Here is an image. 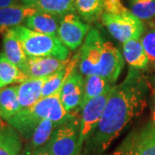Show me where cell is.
<instances>
[{"mask_svg":"<svg viewBox=\"0 0 155 155\" xmlns=\"http://www.w3.org/2000/svg\"><path fill=\"white\" fill-rule=\"evenodd\" d=\"M33 6L39 11L46 12L60 18L76 11L75 0H39Z\"/></svg>","mask_w":155,"mask_h":155,"instance_id":"24","label":"cell"},{"mask_svg":"<svg viewBox=\"0 0 155 155\" xmlns=\"http://www.w3.org/2000/svg\"><path fill=\"white\" fill-rule=\"evenodd\" d=\"M112 155H155V126L153 122L130 132Z\"/></svg>","mask_w":155,"mask_h":155,"instance_id":"6","label":"cell"},{"mask_svg":"<svg viewBox=\"0 0 155 155\" xmlns=\"http://www.w3.org/2000/svg\"><path fill=\"white\" fill-rule=\"evenodd\" d=\"M69 59L61 61L53 57L28 58L22 72L28 78L48 77L66 67Z\"/></svg>","mask_w":155,"mask_h":155,"instance_id":"13","label":"cell"},{"mask_svg":"<svg viewBox=\"0 0 155 155\" xmlns=\"http://www.w3.org/2000/svg\"><path fill=\"white\" fill-rule=\"evenodd\" d=\"M1 124H2V123H1V121H0V125H1Z\"/></svg>","mask_w":155,"mask_h":155,"instance_id":"34","label":"cell"},{"mask_svg":"<svg viewBox=\"0 0 155 155\" xmlns=\"http://www.w3.org/2000/svg\"><path fill=\"white\" fill-rule=\"evenodd\" d=\"M147 82L139 70L129 67L125 79L114 85L97 127L86 140L85 154L104 152L146 107Z\"/></svg>","mask_w":155,"mask_h":155,"instance_id":"1","label":"cell"},{"mask_svg":"<svg viewBox=\"0 0 155 155\" xmlns=\"http://www.w3.org/2000/svg\"><path fill=\"white\" fill-rule=\"evenodd\" d=\"M49 77L29 78L17 84V95L21 110L33 106L41 98L42 89Z\"/></svg>","mask_w":155,"mask_h":155,"instance_id":"14","label":"cell"},{"mask_svg":"<svg viewBox=\"0 0 155 155\" xmlns=\"http://www.w3.org/2000/svg\"><path fill=\"white\" fill-rule=\"evenodd\" d=\"M75 9L85 21L94 22L104 13V0H75Z\"/></svg>","mask_w":155,"mask_h":155,"instance_id":"25","label":"cell"},{"mask_svg":"<svg viewBox=\"0 0 155 155\" xmlns=\"http://www.w3.org/2000/svg\"><path fill=\"white\" fill-rule=\"evenodd\" d=\"M110 91L95 97L93 99H91L81 108L82 114L80 116L79 142L82 147L84 143L86 142V140L93 134L96 127H97Z\"/></svg>","mask_w":155,"mask_h":155,"instance_id":"9","label":"cell"},{"mask_svg":"<svg viewBox=\"0 0 155 155\" xmlns=\"http://www.w3.org/2000/svg\"><path fill=\"white\" fill-rule=\"evenodd\" d=\"M104 12L111 14H121L127 11L122 5L121 0H104Z\"/></svg>","mask_w":155,"mask_h":155,"instance_id":"28","label":"cell"},{"mask_svg":"<svg viewBox=\"0 0 155 155\" xmlns=\"http://www.w3.org/2000/svg\"><path fill=\"white\" fill-rule=\"evenodd\" d=\"M39 0H21L23 5H30L33 6L35 4H36Z\"/></svg>","mask_w":155,"mask_h":155,"instance_id":"31","label":"cell"},{"mask_svg":"<svg viewBox=\"0 0 155 155\" xmlns=\"http://www.w3.org/2000/svg\"><path fill=\"white\" fill-rule=\"evenodd\" d=\"M19 4V0H0V9Z\"/></svg>","mask_w":155,"mask_h":155,"instance_id":"29","label":"cell"},{"mask_svg":"<svg viewBox=\"0 0 155 155\" xmlns=\"http://www.w3.org/2000/svg\"><path fill=\"white\" fill-rule=\"evenodd\" d=\"M130 11L146 26H155V0L131 2Z\"/></svg>","mask_w":155,"mask_h":155,"instance_id":"26","label":"cell"},{"mask_svg":"<svg viewBox=\"0 0 155 155\" xmlns=\"http://www.w3.org/2000/svg\"><path fill=\"white\" fill-rule=\"evenodd\" d=\"M83 76L75 68L64 82L61 91L60 98L65 110L69 114L78 115L81 110L84 97Z\"/></svg>","mask_w":155,"mask_h":155,"instance_id":"10","label":"cell"},{"mask_svg":"<svg viewBox=\"0 0 155 155\" xmlns=\"http://www.w3.org/2000/svg\"><path fill=\"white\" fill-rule=\"evenodd\" d=\"M1 125H2V124H1ZM1 125H0V127H1Z\"/></svg>","mask_w":155,"mask_h":155,"instance_id":"35","label":"cell"},{"mask_svg":"<svg viewBox=\"0 0 155 155\" xmlns=\"http://www.w3.org/2000/svg\"><path fill=\"white\" fill-rule=\"evenodd\" d=\"M80 117L74 116L56 127L41 148L52 155H80Z\"/></svg>","mask_w":155,"mask_h":155,"instance_id":"4","label":"cell"},{"mask_svg":"<svg viewBox=\"0 0 155 155\" xmlns=\"http://www.w3.org/2000/svg\"><path fill=\"white\" fill-rule=\"evenodd\" d=\"M3 45V53L6 58L22 71L23 68L25 67L28 58L26 55L20 41L17 38L13 29L9 30L7 33L4 35Z\"/></svg>","mask_w":155,"mask_h":155,"instance_id":"17","label":"cell"},{"mask_svg":"<svg viewBox=\"0 0 155 155\" xmlns=\"http://www.w3.org/2000/svg\"><path fill=\"white\" fill-rule=\"evenodd\" d=\"M140 41L148 57L149 64L155 69V26H146Z\"/></svg>","mask_w":155,"mask_h":155,"instance_id":"27","label":"cell"},{"mask_svg":"<svg viewBox=\"0 0 155 155\" xmlns=\"http://www.w3.org/2000/svg\"><path fill=\"white\" fill-rule=\"evenodd\" d=\"M78 60H79V54H78L77 55H75L72 59H69L67 65L64 68H62L61 70L50 76L43 86L41 97H47L60 92L66 79L76 68V66L78 63Z\"/></svg>","mask_w":155,"mask_h":155,"instance_id":"20","label":"cell"},{"mask_svg":"<svg viewBox=\"0 0 155 155\" xmlns=\"http://www.w3.org/2000/svg\"><path fill=\"white\" fill-rule=\"evenodd\" d=\"M154 81H155V78H154Z\"/></svg>","mask_w":155,"mask_h":155,"instance_id":"36","label":"cell"},{"mask_svg":"<svg viewBox=\"0 0 155 155\" xmlns=\"http://www.w3.org/2000/svg\"><path fill=\"white\" fill-rule=\"evenodd\" d=\"M22 136L9 124L0 127V155H21Z\"/></svg>","mask_w":155,"mask_h":155,"instance_id":"19","label":"cell"},{"mask_svg":"<svg viewBox=\"0 0 155 155\" xmlns=\"http://www.w3.org/2000/svg\"><path fill=\"white\" fill-rule=\"evenodd\" d=\"M124 67V60L120 51L110 41H105L102 61L97 75L107 79L110 83L115 84Z\"/></svg>","mask_w":155,"mask_h":155,"instance_id":"11","label":"cell"},{"mask_svg":"<svg viewBox=\"0 0 155 155\" xmlns=\"http://www.w3.org/2000/svg\"><path fill=\"white\" fill-rule=\"evenodd\" d=\"M151 111H152V117H153V123L155 126V89L152 95V102H151Z\"/></svg>","mask_w":155,"mask_h":155,"instance_id":"30","label":"cell"},{"mask_svg":"<svg viewBox=\"0 0 155 155\" xmlns=\"http://www.w3.org/2000/svg\"><path fill=\"white\" fill-rule=\"evenodd\" d=\"M61 19L54 15L38 11L25 21L24 26L38 33L57 36Z\"/></svg>","mask_w":155,"mask_h":155,"instance_id":"15","label":"cell"},{"mask_svg":"<svg viewBox=\"0 0 155 155\" xmlns=\"http://www.w3.org/2000/svg\"><path fill=\"white\" fill-rule=\"evenodd\" d=\"M37 11L35 7L23 4L0 9V35H4L12 28L21 26Z\"/></svg>","mask_w":155,"mask_h":155,"instance_id":"12","label":"cell"},{"mask_svg":"<svg viewBox=\"0 0 155 155\" xmlns=\"http://www.w3.org/2000/svg\"><path fill=\"white\" fill-rule=\"evenodd\" d=\"M90 30L88 24L72 12L61 17L57 37L68 49L75 50L82 44Z\"/></svg>","mask_w":155,"mask_h":155,"instance_id":"8","label":"cell"},{"mask_svg":"<svg viewBox=\"0 0 155 155\" xmlns=\"http://www.w3.org/2000/svg\"><path fill=\"white\" fill-rule=\"evenodd\" d=\"M12 29L28 58L53 57L61 61L68 59L69 49L57 36L35 32L24 25Z\"/></svg>","mask_w":155,"mask_h":155,"instance_id":"3","label":"cell"},{"mask_svg":"<svg viewBox=\"0 0 155 155\" xmlns=\"http://www.w3.org/2000/svg\"><path fill=\"white\" fill-rule=\"evenodd\" d=\"M113 87V84L110 83L104 78L98 75L86 76L84 83V97L81 108L91 99L110 92Z\"/></svg>","mask_w":155,"mask_h":155,"instance_id":"23","label":"cell"},{"mask_svg":"<svg viewBox=\"0 0 155 155\" xmlns=\"http://www.w3.org/2000/svg\"><path fill=\"white\" fill-rule=\"evenodd\" d=\"M104 43L105 41L97 29L92 28L89 31L78 53V70L82 75L85 77L97 75L103 58Z\"/></svg>","mask_w":155,"mask_h":155,"instance_id":"7","label":"cell"},{"mask_svg":"<svg viewBox=\"0 0 155 155\" xmlns=\"http://www.w3.org/2000/svg\"><path fill=\"white\" fill-rule=\"evenodd\" d=\"M57 127L55 123L49 119L41 121L34 131L32 136L28 140L27 144L22 150L21 155H32L35 151L45 146Z\"/></svg>","mask_w":155,"mask_h":155,"instance_id":"18","label":"cell"},{"mask_svg":"<svg viewBox=\"0 0 155 155\" xmlns=\"http://www.w3.org/2000/svg\"><path fill=\"white\" fill-rule=\"evenodd\" d=\"M32 155H52V154H50V153H47L46 151H44V150L41 147L40 149H38L37 151H35Z\"/></svg>","mask_w":155,"mask_h":155,"instance_id":"32","label":"cell"},{"mask_svg":"<svg viewBox=\"0 0 155 155\" xmlns=\"http://www.w3.org/2000/svg\"><path fill=\"white\" fill-rule=\"evenodd\" d=\"M29 78L9 61L4 53L0 54V90L10 86V84L24 82Z\"/></svg>","mask_w":155,"mask_h":155,"instance_id":"22","label":"cell"},{"mask_svg":"<svg viewBox=\"0 0 155 155\" xmlns=\"http://www.w3.org/2000/svg\"><path fill=\"white\" fill-rule=\"evenodd\" d=\"M101 19L111 35L122 43L140 40L144 32V23L128 10L121 14L104 12Z\"/></svg>","mask_w":155,"mask_h":155,"instance_id":"5","label":"cell"},{"mask_svg":"<svg viewBox=\"0 0 155 155\" xmlns=\"http://www.w3.org/2000/svg\"><path fill=\"white\" fill-rule=\"evenodd\" d=\"M77 115L69 114L65 110L60 98V92L47 97H41L28 109L20 110L7 123L13 127L22 138L28 140L40 122L49 119L60 126Z\"/></svg>","mask_w":155,"mask_h":155,"instance_id":"2","label":"cell"},{"mask_svg":"<svg viewBox=\"0 0 155 155\" xmlns=\"http://www.w3.org/2000/svg\"><path fill=\"white\" fill-rule=\"evenodd\" d=\"M123 56L129 65L136 70H146L149 66V60L140 40H130L122 43Z\"/></svg>","mask_w":155,"mask_h":155,"instance_id":"16","label":"cell"},{"mask_svg":"<svg viewBox=\"0 0 155 155\" xmlns=\"http://www.w3.org/2000/svg\"><path fill=\"white\" fill-rule=\"evenodd\" d=\"M21 110L17 95V85L0 90V118L8 122Z\"/></svg>","mask_w":155,"mask_h":155,"instance_id":"21","label":"cell"},{"mask_svg":"<svg viewBox=\"0 0 155 155\" xmlns=\"http://www.w3.org/2000/svg\"><path fill=\"white\" fill-rule=\"evenodd\" d=\"M134 1H140V0H131V2H134Z\"/></svg>","mask_w":155,"mask_h":155,"instance_id":"33","label":"cell"}]
</instances>
